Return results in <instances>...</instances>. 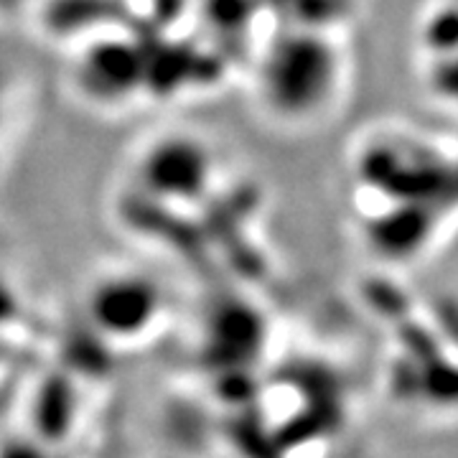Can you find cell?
<instances>
[{"mask_svg":"<svg viewBox=\"0 0 458 458\" xmlns=\"http://www.w3.org/2000/svg\"><path fill=\"white\" fill-rule=\"evenodd\" d=\"M415 54L420 62L458 51V0H433L415 29ZM426 84L436 98L458 110V59L423 69Z\"/></svg>","mask_w":458,"mask_h":458,"instance_id":"7a4b0ae2","label":"cell"},{"mask_svg":"<svg viewBox=\"0 0 458 458\" xmlns=\"http://www.w3.org/2000/svg\"><path fill=\"white\" fill-rule=\"evenodd\" d=\"M255 51L252 98L273 123L311 128L339 107L349 87V54L344 31L285 29Z\"/></svg>","mask_w":458,"mask_h":458,"instance_id":"6da1fadb","label":"cell"},{"mask_svg":"<svg viewBox=\"0 0 458 458\" xmlns=\"http://www.w3.org/2000/svg\"><path fill=\"white\" fill-rule=\"evenodd\" d=\"M31 0H0V11L5 13H13V11H21L23 5H29Z\"/></svg>","mask_w":458,"mask_h":458,"instance_id":"3957f363","label":"cell"}]
</instances>
